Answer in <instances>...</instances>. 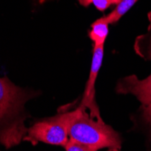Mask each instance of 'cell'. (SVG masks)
Masks as SVG:
<instances>
[{"label":"cell","instance_id":"1","mask_svg":"<svg viewBox=\"0 0 151 151\" xmlns=\"http://www.w3.org/2000/svg\"><path fill=\"white\" fill-rule=\"evenodd\" d=\"M36 96L35 91L23 89L6 77H0V143L10 148L18 145L26 136L24 125L30 114L25 103Z\"/></svg>","mask_w":151,"mask_h":151},{"label":"cell","instance_id":"2","mask_svg":"<svg viewBox=\"0 0 151 151\" xmlns=\"http://www.w3.org/2000/svg\"><path fill=\"white\" fill-rule=\"evenodd\" d=\"M69 138L88 146L91 151L102 148L119 150L122 140L119 134L102 119L92 117L90 112L78 105L71 111H63Z\"/></svg>","mask_w":151,"mask_h":151},{"label":"cell","instance_id":"3","mask_svg":"<svg viewBox=\"0 0 151 151\" xmlns=\"http://www.w3.org/2000/svg\"><path fill=\"white\" fill-rule=\"evenodd\" d=\"M68 139L69 134L63 111L53 117L35 122L24 138V141L31 142L33 145L43 142L62 147L65 146Z\"/></svg>","mask_w":151,"mask_h":151},{"label":"cell","instance_id":"4","mask_svg":"<svg viewBox=\"0 0 151 151\" xmlns=\"http://www.w3.org/2000/svg\"><path fill=\"white\" fill-rule=\"evenodd\" d=\"M103 52H104V45H93L90 75L86 82L84 94L82 96L81 102L79 103V106L87 109L92 117L97 119H101V118L100 115L99 108L95 101V82L96 80H97L99 71L102 64Z\"/></svg>","mask_w":151,"mask_h":151},{"label":"cell","instance_id":"5","mask_svg":"<svg viewBox=\"0 0 151 151\" xmlns=\"http://www.w3.org/2000/svg\"><path fill=\"white\" fill-rule=\"evenodd\" d=\"M119 94H132L142 106L151 103V74L144 80H139L136 75L121 78L116 85Z\"/></svg>","mask_w":151,"mask_h":151},{"label":"cell","instance_id":"6","mask_svg":"<svg viewBox=\"0 0 151 151\" xmlns=\"http://www.w3.org/2000/svg\"><path fill=\"white\" fill-rule=\"evenodd\" d=\"M109 24L105 17H101L91 24V30L89 33V37L94 45H104L106 38L109 35Z\"/></svg>","mask_w":151,"mask_h":151},{"label":"cell","instance_id":"7","mask_svg":"<svg viewBox=\"0 0 151 151\" xmlns=\"http://www.w3.org/2000/svg\"><path fill=\"white\" fill-rule=\"evenodd\" d=\"M139 0H120L119 3L116 6V7L105 17L106 21L108 24H114L118 22L121 17L125 14L137 3Z\"/></svg>","mask_w":151,"mask_h":151},{"label":"cell","instance_id":"8","mask_svg":"<svg viewBox=\"0 0 151 151\" xmlns=\"http://www.w3.org/2000/svg\"><path fill=\"white\" fill-rule=\"evenodd\" d=\"M135 50L141 57L151 61V28L146 35L136 40Z\"/></svg>","mask_w":151,"mask_h":151},{"label":"cell","instance_id":"9","mask_svg":"<svg viewBox=\"0 0 151 151\" xmlns=\"http://www.w3.org/2000/svg\"><path fill=\"white\" fill-rule=\"evenodd\" d=\"M120 0H78L82 6H89L93 5L101 12H104L111 6H117Z\"/></svg>","mask_w":151,"mask_h":151},{"label":"cell","instance_id":"10","mask_svg":"<svg viewBox=\"0 0 151 151\" xmlns=\"http://www.w3.org/2000/svg\"><path fill=\"white\" fill-rule=\"evenodd\" d=\"M63 147L67 151H91L88 146L71 138H69Z\"/></svg>","mask_w":151,"mask_h":151},{"label":"cell","instance_id":"11","mask_svg":"<svg viewBox=\"0 0 151 151\" xmlns=\"http://www.w3.org/2000/svg\"><path fill=\"white\" fill-rule=\"evenodd\" d=\"M142 119L147 126L151 134V103L147 106H142Z\"/></svg>","mask_w":151,"mask_h":151}]
</instances>
